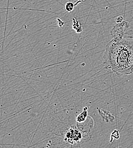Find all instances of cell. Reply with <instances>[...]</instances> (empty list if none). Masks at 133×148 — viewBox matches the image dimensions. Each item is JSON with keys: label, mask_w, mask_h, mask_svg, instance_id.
I'll return each mask as SVG.
<instances>
[{"label": "cell", "mask_w": 133, "mask_h": 148, "mask_svg": "<svg viewBox=\"0 0 133 148\" xmlns=\"http://www.w3.org/2000/svg\"><path fill=\"white\" fill-rule=\"evenodd\" d=\"M104 64L117 76L133 74V31L113 38L106 45Z\"/></svg>", "instance_id": "cell-1"}, {"label": "cell", "mask_w": 133, "mask_h": 148, "mask_svg": "<svg viewBox=\"0 0 133 148\" xmlns=\"http://www.w3.org/2000/svg\"><path fill=\"white\" fill-rule=\"evenodd\" d=\"M129 27V23L125 21L117 23L111 31V35L113 38L121 37L128 30Z\"/></svg>", "instance_id": "cell-2"}, {"label": "cell", "mask_w": 133, "mask_h": 148, "mask_svg": "<svg viewBox=\"0 0 133 148\" xmlns=\"http://www.w3.org/2000/svg\"><path fill=\"white\" fill-rule=\"evenodd\" d=\"M94 125L93 119L88 116L87 119L83 123H77V128L78 130L83 133H89L91 132Z\"/></svg>", "instance_id": "cell-3"}, {"label": "cell", "mask_w": 133, "mask_h": 148, "mask_svg": "<svg viewBox=\"0 0 133 148\" xmlns=\"http://www.w3.org/2000/svg\"><path fill=\"white\" fill-rule=\"evenodd\" d=\"M78 130L73 128L68 132L66 135V138L68 140L69 143L73 144L80 140L82 137V135L80 130L79 131Z\"/></svg>", "instance_id": "cell-4"}, {"label": "cell", "mask_w": 133, "mask_h": 148, "mask_svg": "<svg viewBox=\"0 0 133 148\" xmlns=\"http://www.w3.org/2000/svg\"><path fill=\"white\" fill-rule=\"evenodd\" d=\"M88 117V108L87 107H84L83 112L77 116L76 118L77 123H83L84 122Z\"/></svg>", "instance_id": "cell-5"}, {"label": "cell", "mask_w": 133, "mask_h": 148, "mask_svg": "<svg viewBox=\"0 0 133 148\" xmlns=\"http://www.w3.org/2000/svg\"><path fill=\"white\" fill-rule=\"evenodd\" d=\"M72 27L74 30H76V33H80L82 32V27L79 21L76 20L75 18H73V25Z\"/></svg>", "instance_id": "cell-6"}, {"label": "cell", "mask_w": 133, "mask_h": 148, "mask_svg": "<svg viewBox=\"0 0 133 148\" xmlns=\"http://www.w3.org/2000/svg\"><path fill=\"white\" fill-rule=\"evenodd\" d=\"M65 10H66V12L70 13L72 12H73L75 8V4L73 2L70 1L66 3L65 5Z\"/></svg>", "instance_id": "cell-7"}, {"label": "cell", "mask_w": 133, "mask_h": 148, "mask_svg": "<svg viewBox=\"0 0 133 148\" xmlns=\"http://www.w3.org/2000/svg\"><path fill=\"white\" fill-rule=\"evenodd\" d=\"M57 22H58V26H59V27H62V26L64 25V24H65L64 22L62 21L61 19L57 18Z\"/></svg>", "instance_id": "cell-8"}, {"label": "cell", "mask_w": 133, "mask_h": 148, "mask_svg": "<svg viewBox=\"0 0 133 148\" xmlns=\"http://www.w3.org/2000/svg\"><path fill=\"white\" fill-rule=\"evenodd\" d=\"M123 21H124V18H123V17L121 16L118 17L117 18V19H116V22H117V23H121V22H123Z\"/></svg>", "instance_id": "cell-9"}]
</instances>
